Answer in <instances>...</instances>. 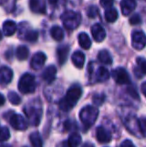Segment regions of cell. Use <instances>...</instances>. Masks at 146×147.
Instances as JSON below:
<instances>
[{"instance_id":"obj_1","label":"cell","mask_w":146,"mask_h":147,"mask_svg":"<svg viewBox=\"0 0 146 147\" xmlns=\"http://www.w3.org/2000/svg\"><path fill=\"white\" fill-rule=\"evenodd\" d=\"M82 95V89L78 85H73L67 90L66 95L59 102V108L62 111H69L76 105Z\"/></svg>"},{"instance_id":"obj_2","label":"cell","mask_w":146,"mask_h":147,"mask_svg":"<svg viewBox=\"0 0 146 147\" xmlns=\"http://www.w3.org/2000/svg\"><path fill=\"white\" fill-rule=\"evenodd\" d=\"M98 114H99V111H98L97 107L88 105V106L83 107V109H81L79 113V117L85 129L90 128L95 123L96 120H97Z\"/></svg>"},{"instance_id":"obj_3","label":"cell","mask_w":146,"mask_h":147,"mask_svg":"<svg viewBox=\"0 0 146 147\" xmlns=\"http://www.w3.org/2000/svg\"><path fill=\"white\" fill-rule=\"evenodd\" d=\"M61 21L63 22L66 29L74 30L81 23V16L77 12L68 10V11H65L61 15Z\"/></svg>"},{"instance_id":"obj_4","label":"cell","mask_w":146,"mask_h":147,"mask_svg":"<svg viewBox=\"0 0 146 147\" xmlns=\"http://www.w3.org/2000/svg\"><path fill=\"white\" fill-rule=\"evenodd\" d=\"M36 88L35 77L30 73H25L21 76L18 82V89L23 94H29L33 93Z\"/></svg>"},{"instance_id":"obj_5","label":"cell","mask_w":146,"mask_h":147,"mask_svg":"<svg viewBox=\"0 0 146 147\" xmlns=\"http://www.w3.org/2000/svg\"><path fill=\"white\" fill-rule=\"evenodd\" d=\"M23 110H24V113L26 114V116L28 117V120L30 121V123L33 126L38 125V123L40 122V119H41L42 109L39 108V107L32 106V105H28Z\"/></svg>"},{"instance_id":"obj_6","label":"cell","mask_w":146,"mask_h":147,"mask_svg":"<svg viewBox=\"0 0 146 147\" xmlns=\"http://www.w3.org/2000/svg\"><path fill=\"white\" fill-rule=\"evenodd\" d=\"M131 40H132V47L136 50H142L146 46V35L141 30L133 31Z\"/></svg>"},{"instance_id":"obj_7","label":"cell","mask_w":146,"mask_h":147,"mask_svg":"<svg viewBox=\"0 0 146 147\" xmlns=\"http://www.w3.org/2000/svg\"><path fill=\"white\" fill-rule=\"evenodd\" d=\"M112 77L114 81L117 84H120V85L130 83V77H129L128 72L122 67L115 68L112 71Z\"/></svg>"},{"instance_id":"obj_8","label":"cell","mask_w":146,"mask_h":147,"mask_svg":"<svg viewBox=\"0 0 146 147\" xmlns=\"http://www.w3.org/2000/svg\"><path fill=\"white\" fill-rule=\"evenodd\" d=\"M10 125L15 130H26L28 127V122L22 115L20 114H12V116L9 118Z\"/></svg>"},{"instance_id":"obj_9","label":"cell","mask_w":146,"mask_h":147,"mask_svg":"<svg viewBox=\"0 0 146 147\" xmlns=\"http://www.w3.org/2000/svg\"><path fill=\"white\" fill-rule=\"evenodd\" d=\"M91 33H92V37H93V39L96 42H102L106 37L105 30H104V28L99 23H95L92 25Z\"/></svg>"},{"instance_id":"obj_10","label":"cell","mask_w":146,"mask_h":147,"mask_svg":"<svg viewBox=\"0 0 146 147\" xmlns=\"http://www.w3.org/2000/svg\"><path fill=\"white\" fill-rule=\"evenodd\" d=\"M45 61H46V55L43 52H37L32 56L30 66L34 70H39L45 64Z\"/></svg>"},{"instance_id":"obj_11","label":"cell","mask_w":146,"mask_h":147,"mask_svg":"<svg viewBox=\"0 0 146 147\" xmlns=\"http://www.w3.org/2000/svg\"><path fill=\"white\" fill-rule=\"evenodd\" d=\"M56 73L57 69L54 65H50L48 67H46L44 69L42 73V78L44 81H46L47 83H52L56 78Z\"/></svg>"},{"instance_id":"obj_12","label":"cell","mask_w":146,"mask_h":147,"mask_svg":"<svg viewBox=\"0 0 146 147\" xmlns=\"http://www.w3.org/2000/svg\"><path fill=\"white\" fill-rule=\"evenodd\" d=\"M29 7L31 11L35 12V13H45L46 11L45 0H30Z\"/></svg>"},{"instance_id":"obj_13","label":"cell","mask_w":146,"mask_h":147,"mask_svg":"<svg viewBox=\"0 0 146 147\" xmlns=\"http://www.w3.org/2000/svg\"><path fill=\"white\" fill-rule=\"evenodd\" d=\"M111 134L109 131L105 129L102 126H99L96 129V138L97 140L100 142V143H108V142L111 140Z\"/></svg>"},{"instance_id":"obj_14","label":"cell","mask_w":146,"mask_h":147,"mask_svg":"<svg viewBox=\"0 0 146 147\" xmlns=\"http://www.w3.org/2000/svg\"><path fill=\"white\" fill-rule=\"evenodd\" d=\"M12 78H13V71L9 67L2 66L1 70H0V81H1V83L3 85L10 83Z\"/></svg>"},{"instance_id":"obj_15","label":"cell","mask_w":146,"mask_h":147,"mask_svg":"<svg viewBox=\"0 0 146 147\" xmlns=\"http://www.w3.org/2000/svg\"><path fill=\"white\" fill-rule=\"evenodd\" d=\"M120 6L123 15H128L136 7V1L135 0H122L120 2Z\"/></svg>"},{"instance_id":"obj_16","label":"cell","mask_w":146,"mask_h":147,"mask_svg":"<svg viewBox=\"0 0 146 147\" xmlns=\"http://www.w3.org/2000/svg\"><path fill=\"white\" fill-rule=\"evenodd\" d=\"M17 30V25L14 21L12 20H7L3 23L2 26V32L5 36H11Z\"/></svg>"},{"instance_id":"obj_17","label":"cell","mask_w":146,"mask_h":147,"mask_svg":"<svg viewBox=\"0 0 146 147\" xmlns=\"http://www.w3.org/2000/svg\"><path fill=\"white\" fill-rule=\"evenodd\" d=\"M69 49L70 48L68 45H62V46H59L57 49V57H58V62L60 65H63L66 62L69 54Z\"/></svg>"},{"instance_id":"obj_18","label":"cell","mask_w":146,"mask_h":147,"mask_svg":"<svg viewBox=\"0 0 146 147\" xmlns=\"http://www.w3.org/2000/svg\"><path fill=\"white\" fill-rule=\"evenodd\" d=\"M71 59H72V62L75 65V67L82 68L84 65V62H85V55L81 51H75L72 54Z\"/></svg>"},{"instance_id":"obj_19","label":"cell","mask_w":146,"mask_h":147,"mask_svg":"<svg viewBox=\"0 0 146 147\" xmlns=\"http://www.w3.org/2000/svg\"><path fill=\"white\" fill-rule=\"evenodd\" d=\"M136 63H137V68L134 69V72L140 78L142 75H145L146 74V60L143 57H138L136 59Z\"/></svg>"},{"instance_id":"obj_20","label":"cell","mask_w":146,"mask_h":147,"mask_svg":"<svg viewBox=\"0 0 146 147\" xmlns=\"http://www.w3.org/2000/svg\"><path fill=\"white\" fill-rule=\"evenodd\" d=\"M78 42L83 49H89L91 47V40L85 32H81L78 35Z\"/></svg>"},{"instance_id":"obj_21","label":"cell","mask_w":146,"mask_h":147,"mask_svg":"<svg viewBox=\"0 0 146 147\" xmlns=\"http://www.w3.org/2000/svg\"><path fill=\"white\" fill-rule=\"evenodd\" d=\"M109 71L106 69L105 67L101 66L97 69L96 71V80L99 82H103V81H106V80L109 79Z\"/></svg>"},{"instance_id":"obj_22","label":"cell","mask_w":146,"mask_h":147,"mask_svg":"<svg viewBox=\"0 0 146 147\" xmlns=\"http://www.w3.org/2000/svg\"><path fill=\"white\" fill-rule=\"evenodd\" d=\"M81 141H82V138L79 134L72 133L70 136H69L66 145H67V147H78L80 145V143H81Z\"/></svg>"},{"instance_id":"obj_23","label":"cell","mask_w":146,"mask_h":147,"mask_svg":"<svg viewBox=\"0 0 146 147\" xmlns=\"http://www.w3.org/2000/svg\"><path fill=\"white\" fill-rule=\"evenodd\" d=\"M50 34H51V37L56 41H61L63 39V37H64V33H63L62 28L56 25L51 28Z\"/></svg>"},{"instance_id":"obj_24","label":"cell","mask_w":146,"mask_h":147,"mask_svg":"<svg viewBox=\"0 0 146 147\" xmlns=\"http://www.w3.org/2000/svg\"><path fill=\"white\" fill-rule=\"evenodd\" d=\"M98 60L101 63L106 64V65L112 64V57H111L110 53L107 50H101L98 53Z\"/></svg>"},{"instance_id":"obj_25","label":"cell","mask_w":146,"mask_h":147,"mask_svg":"<svg viewBox=\"0 0 146 147\" xmlns=\"http://www.w3.org/2000/svg\"><path fill=\"white\" fill-rule=\"evenodd\" d=\"M118 18V12L115 8H107L105 10V19L107 22H115Z\"/></svg>"},{"instance_id":"obj_26","label":"cell","mask_w":146,"mask_h":147,"mask_svg":"<svg viewBox=\"0 0 146 147\" xmlns=\"http://www.w3.org/2000/svg\"><path fill=\"white\" fill-rule=\"evenodd\" d=\"M28 55H29V50L26 46L24 45H20L16 49V57L18 60H25L27 59Z\"/></svg>"},{"instance_id":"obj_27","label":"cell","mask_w":146,"mask_h":147,"mask_svg":"<svg viewBox=\"0 0 146 147\" xmlns=\"http://www.w3.org/2000/svg\"><path fill=\"white\" fill-rule=\"evenodd\" d=\"M30 142L32 144V147H43L42 139H41V136L39 134V132H33V133L30 134L29 136Z\"/></svg>"},{"instance_id":"obj_28","label":"cell","mask_w":146,"mask_h":147,"mask_svg":"<svg viewBox=\"0 0 146 147\" xmlns=\"http://www.w3.org/2000/svg\"><path fill=\"white\" fill-rule=\"evenodd\" d=\"M24 39L28 42H35L38 39V32L35 30H27L24 34Z\"/></svg>"},{"instance_id":"obj_29","label":"cell","mask_w":146,"mask_h":147,"mask_svg":"<svg viewBox=\"0 0 146 147\" xmlns=\"http://www.w3.org/2000/svg\"><path fill=\"white\" fill-rule=\"evenodd\" d=\"M8 100H9L13 105H18L20 102H21L20 96L16 92H14V91H10V92L8 93Z\"/></svg>"},{"instance_id":"obj_30","label":"cell","mask_w":146,"mask_h":147,"mask_svg":"<svg viewBox=\"0 0 146 147\" xmlns=\"http://www.w3.org/2000/svg\"><path fill=\"white\" fill-rule=\"evenodd\" d=\"M105 100V95L104 94H94L92 97V102L96 106H101Z\"/></svg>"},{"instance_id":"obj_31","label":"cell","mask_w":146,"mask_h":147,"mask_svg":"<svg viewBox=\"0 0 146 147\" xmlns=\"http://www.w3.org/2000/svg\"><path fill=\"white\" fill-rule=\"evenodd\" d=\"M98 13H99V11H98V8L96 7V6H89L87 9V12H86V14H87L88 17L90 18H94L96 17V16L98 15Z\"/></svg>"},{"instance_id":"obj_32","label":"cell","mask_w":146,"mask_h":147,"mask_svg":"<svg viewBox=\"0 0 146 147\" xmlns=\"http://www.w3.org/2000/svg\"><path fill=\"white\" fill-rule=\"evenodd\" d=\"M9 137H10V132H9V130H8V128L7 127H2L1 128V141L2 142H4V141H6L7 139H9Z\"/></svg>"},{"instance_id":"obj_33","label":"cell","mask_w":146,"mask_h":147,"mask_svg":"<svg viewBox=\"0 0 146 147\" xmlns=\"http://www.w3.org/2000/svg\"><path fill=\"white\" fill-rule=\"evenodd\" d=\"M139 121V127H140V131L143 135H146V117H141L138 119Z\"/></svg>"},{"instance_id":"obj_34","label":"cell","mask_w":146,"mask_h":147,"mask_svg":"<svg viewBox=\"0 0 146 147\" xmlns=\"http://www.w3.org/2000/svg\"><path fill=\"white\" fill-rule=\"evenodd\" d=\"M130 24L132 25H138V24L141 23V17L139 14H134L132 17H130V20H129Z\"/></svg>"},{"instance_id":"obj_35","label":"cell","mask_w":146,"mask_h":147,"mask_svg":"<svg viewBox=\"0 0 146 147\" xmlns=\"http://www.w3.org/2000/svg\"><path fill=\"white\" fill-rule=\"evenodd\" d=\"M127 92H128V94L130 95V96H132L134 99H139V95H138V93H137V90L133 87V86H129V87L127 88Z\"/></svg>"},{"instance_id":"obj_36","label":"cell","mask_w":146,"mask_h":147,"mask_svg":"<svg viewBox=\"0 0 146 147\" xmlns=\"http://www.w3.org/2000/svg\"><path fill=\"white\" fill-rule=\"evenodd\" d=\"M114 3V0H100V5L104 8H110Z\"/></svg>"},{"instance_id":"obj_37","label":"cell","mask_w":146,"mask_h":147,"mask_svg":"<svg viewBox=\"0 0 146 147\" xmlns=\"http://www.w3.org/2000/svg\"><path fill=\"white\" fill-rule=\"evenodd\" d=\"M120 147H135V145L133 144V142L131 141V140L126 139V140H124L122 143H121Z\"/></svg>"},{"instance_id":"obj_38","label":"cell","mask_w":146,"mask_h":147,"mask_svg":"<svg viewBox=\"0 0 146 147\" xmlns=\"http://www.w3.org/2000/svg\"><path fill=\"white\" fill-rule=\"evenodd\" d=\"M141 91H142L143 95L146 97V81L144 83H142V85H141Z\"/></svg>"},{"instance_id":"obj_39","label":"cell","mask_w":146,"mask_h":147,"mask_svg":"<svg viewBox=\"0 0 146 147\" xmlns=\"http://www.w3.org/2000/svg\"><path fill=\"white\" fill-rule=\"evenodd\" d=\"M82 147H95L92 143H89V142H87V143H84Z\"/></svg>"},{"instance_id":"obj_40","label":"cell","mask_w":146,"mask_h":147,"mask_svg":"<svg viewBox=\"0 0 146 147\" xmlns=\"http://www.w3.org/2000/svg\"><path fill=\"white\" fill-rule=\"evenodd\" d=\"M48 1H49V3H50V4H56L58 0H48Z\"/></svg>"},{"instance_id":"obj_41","label":"cell","mask_w":146,"mask_h":147,"mask_svg":"<svg viewBox=\"0 0 146 147\" xmlns=\"http://www.w3.org/2000/svg\"><path fill=\"white\" fill-rule=\"evenodd\" d=\"M4 102H5V98H4L3 95H1V105H3Z\"/></svg>"},{"instance_id":"obj_42","label":"cell","mask_w":146,"mask_h":147,"mask_svg":"<svg viewBox=\"0 0 146 147\" xmlns=\"http://www.w3.org/2000/svg\"><path fill=\"white\" fill-rule=\"evenodd\" d=\"M2 147H10L9 145H2Z\"/></svg>"},{"instance_id":"obj_43","label":"cell","mask_w":146,"mask_h":147,"mask_svg":"<svg viewBox=\"0 0 146 147\" xmlns=\"http://www.w3.org/2000/svg\"><path fill=\"white\" fill-rule=\"evenodd\" d=\"M25 147H26V146H25Z\"/></svg>"}]
</instances>
